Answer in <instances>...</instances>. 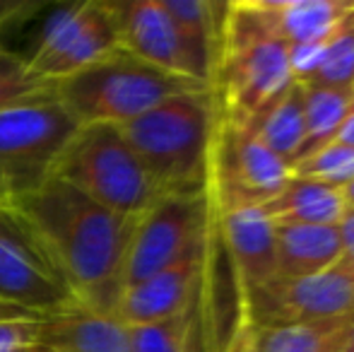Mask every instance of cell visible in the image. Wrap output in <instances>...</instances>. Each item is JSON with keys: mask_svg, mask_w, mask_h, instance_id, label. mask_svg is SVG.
Instances as JSON below:
<instances>
[{"mask_svg": "<svg viewBox=\"0 0 354 352\" xmlns=\"http://www.w3.org/2000/svg\"><path fill=\"white\" fill-rule=\"evenodd\" d=\"M17 210L73 287L77 304L116 314L123 295V263L140 217L111 212L61 178H48Z\"/></svg>", "mask_w": 354, "mask_h": 352, "instance_id": "6da1fadb", "label": "cell"}, {"mask_svg": "<svg viewBox=\"0 0 354 352\" xmlns=\"http://www.w3.org/2000/svg\"><path fill=\"white\" fill-rule=\"evenodd\" d=\"M292 85L289 44L263 5H224L210 80L219 121L253 128Z\"/></svg>", "mask_w": 354, "mask_h": 352, "instance_id": "7a4b0ae2", "label": "cell"}, {"mask_svg": "<svg viewBox=\"0 0 354 352\" xmlns=\"http://www.w3.org/2000/svg\"><path fill=\"white\" fill-rule=\"evenodd\" d=\"M212 92L181 94L118 126L164 196L207 193L214 138Z\"/></svg>", "mask_w": 354, "mask_h": 352, "instance_id": "3957f363", "label": "cell"}, {"mask_svg": "<svg viewBox=\"0 0 354 352\" xmlns=\"http://www.w3.org/2000/svg\"><path fill=\"white\" fill-rule=\"evenodd\" d=\"M205 89V82L149 66L121 48L58 82L56 102L77 126H126L169 99Z\"/></svg>", "mask_w": 354, "mask_h": 352, "instance_id": "277c9868", "label": "cell"}, {"mask_svg": "<svg viewBox=\"0 0 354 352\" xmlns=\"http://www.w3.org/2000/svg\"><path fill=\"white\" fill-rule=\"evenodd\" d=\"M53 176L118 215L142 217L164 198L118 126H77Z\"/></svg>", "mask_w": 354, "mask_h": 352, "instance_id": "5b68a950", "label": "cell"}, {"mask_svg": "<svg viewBox=\"0 0 354 352\" xmlns=\"http://www.w3.org/2000/svg\"><path fill=\"white\" fill-rule=\"evenodd\" d=\"M77 123L58 102L0 113V207H17L53 178Z\"/></svg>", "mask_w": 354, "mask_h": 352, "instance_id": "8992f818", "label": "cell"}, {"mask_svg": "<svg viewBox=\"0 0 354 352\" xmlns=\"http://www.w3.org/2000/svg\"><path fill=\"white\" fill-rule=\"evenodd\" d=\"M0 299L44 316L77 304L66 275L17 207H0Z\"/></svg>", "mask_w": 354, "mask_h": 352, "instance_id": "52a82bcc", "label": "cell"}, {"mask_svg": "<svg viewBox=\"0 0 354 352\" xmlns=\"http://www.w3.org/2000/svg\"><path fill=\"white\" fill-rule=\"evenodd\" d=\"M289 178V165L272 155L256 133L217 118L207 178L212 207L263 205L287 186Z\"/></svg>", "mask_w": 354, "mask_h": 352, "instance_id": "ba28073f", "label": "cell"}, {"mask_svg": "<svg viewBox=\"0 0 354 352\" xmlns=\"http://www.w3.org/2000/svg\"><path fill=\"white\" fill-rule=\"evenodd\" d=\"M116 51L121 39L113 0H82L48 19L27 63L37 75L61 82Z\"/></svg>", "mask_w": 354, "mask_h": 352, "instance_id": "9c48e42d", "label": "cell"}, {"mask_svg": "<svg viewBox=\"0 0 354 352\" xmlns=\"http://www.w3.org/2000/svg\"><path fill=\"white\" fill-rule=\"evenodd\" d=\"M210 196H164L138 220L123 263V290L133 287L169 266L205 241L210 227Z\"/></svg>", "mask_w": 354, "mask_h": 352, "instance_id": "30bf717a", "label": "cell"}, {"mask_svg": "<svg viewBox=\"0 0 354 352\" xmlns=\"http://www.w3.org/2000/svg\"><path fill=\"white\" fill-rule=\"evenodd\" d=\"M243 314L253 326L354 319V270L337 261L311 277L272 280L246 297Z\"/></svg>", "mask_w": 354, "mask_h": 352, "instance_id": "8fae6325", "label": "cell"}, {"mask_svg": "<svg viewBox=\"0 0 354 352\" xmlns=\"http://www.w3.org/2000/svg\"><path fill=\"white\" fill-rule=\"evenodd\" d=\"M121 48L167 73L193 77L210 87V73L191 51L162 0H113Z\"/></svg>", "mask_w": 354, "mask_h": 352, "instance_id": "7c38bea8", "label": "cell"}, {"mask_svg": "<svg viewBox=\"0 0 354 352\" xmlns=\"http://www.w3.org/2000/svg\"><path fill=\"white\" fill-rule=\"evenodd\" d=\"M212 215L246 299L251 292L263 290L277 277L275 225L261 205L212 207Z\"/></svg>", "mask_w": 354, "mask_h": 352, "instance_id": "4fadbf2b", "label": "cell"}, {"mask_svg": "<svg viewBox=\"0 0 354 352\" xmlns=\"http://www.w3.org/2000/svg\"><path fill=\"white\" fill-rule=\"evenodd\" d=\"M205 249L207 237L198 249L183 256L178 263L169 266L167 270L138 285L126 287L116 306L118 319L126 326H142L183 314L193 304L198 287H201L203 270H205Z\"/></svg>", "mask_w": 354, "mask_h": 352, "instance_id": "5bb4252c", "label": "cell"}, {"mask_svg": "<svg viewBox=\"0 0 354 352\" xmlns=\"http://www.w3.org/2000/svg\"><path fill=\"white\" fill-rule=\"evenodd\" d=\"M39 345L48 352H131V326L75 304L41 319Z\"/></svg>", "mask_w": 354, "mask_h": 352, "instance_id": "9a60e30c", "label": "cell"}, {"mask_svg": "<svg viewBox=\"0 0 354 352\" xmlns=\"http://www.w3.org/2000/svg\"><path fill=\"white\" fill-rule=\"evenodd\" d=\"M277 277L301 280L335 266L345 254L335 225H275Z\"/></svg>", "mask_w": 354, "mask_h": 352, "instance_id": "2e32d148", "label": "cell"}, {"mask_svg": "<svg viewBox=\"0 0 354 352\" xmlns=\"http://www.w3.org/2000/svg\"><path fill=\"white\" fill-rule=\"evenodd\" d=\"M272 225H340L347 203L340 188L313 178L292 176L272 201L263 203Z\"/></svg>", "mask_w": 354, "mask_h": 352, "instance_id": "e0dca14e", "label": "cell"}, {"mask_svg": "<svg viewBox=\"0 0 354 352\" xmlns=\"http://www.w3.org/2000/svg\"><path fill=\"white\" fill-rule=\"evenodd\" d=\"M272 27L287 44H323L345 19L354 3L337 0H284L261 3Z\"/></svg>", "mask_w": 354, "mask_h": 352, "instance_id": "ac0fdd59", "label": "cell"}, {"mask_svg": "<svg viewBox=\"0 0 354 352\" xmlns=\"http://www.w3.org/2000/svg\"><path fill=\"white\" fill-rule=\"evenodd\" d=\"M354 319L289 321L253 326L256 352H340L347 348Z\"/></svg>", "mask_w": 354, "mask_h": 352, "instance_id": "d6986e66", "label": "cell"}, {"mask_svg": "<svg viewBox=\"0 0 354 352\" xmlns=\"http://www.w3.org/2000/svg\"><path fill=\"white\" fill-rule=\"evenodd\" d=\"M256 138L289 167L297 162L306 140V116H304V85L294 82L253 128Z\"/></svg>", "mask_w": 354, "mask_h": 352, "instance_id": "ffe728a7", "label": "cell"}, {"mask_svg": "<svg viewBox=\"0 0 354 352\" xmlns=\"http://www.w3.org/2000/svg\"><path fill=\"white\" fill-rule=\"evenodd\" d=\"M352 102V89L304 85V116H306V140L297 160L330 145L347 118Z\"/></svg>", "mask_w": 354, "mask_h": 352, "instance_id": "44dd1931", "label": "cell"}, {"mask_svg": "<svg viewBox=\"0 0 354 352\" xmlns=\"http://www.w3.org/2000/svg\"><path fill=\"white\" fill-rule=\"evenodd\" d=\"M58 82L37 75L27 58L0 46V113L32 104L56 102Z\"/></svg>", "mask_w": 354, "mask_h": 352, "instance_id": "7402d4cb", "label": "cell"}, {"mask_svg": "<svg viewBox=\"0 0 354 352\" xmlns=\"http://www.w3.org/2000/svg\"><path fill=\"white\" fill-rule=\"evenodd\" d=\"M354 82V5L335 32L328 37L321 66L308 85L352 89Z\"/></svg>", "mask_w": 354, "mask_h": 352, "instance_id": "603a6c76", "label": "cell"}, {"mask_svg": "<svg viewBox=\"0 0 354 352\" xmlns=\"http://www.w3.org/2000/svg\"><path fill=\"white\" fill-rule=\"evenodd\" d=\"M289 169H292V176L313 178V181L342 188L354 178V150L340 145V142H330V145L297 160Z\"/></svg>", "mask_w": 354, "mask_h": 352, "instance_id": "cb8c5ba5", "label": "cell"}, {"mask_svg": "<svg viewBox=\"0 0 354 352\" xmlns=\"http://www.w3.org/2000/svg\"><path fill=\"white\" fill-rule=\"evenodd\" d=\"M191 306L171 319L131 326V352H181Z\"/></svg>", "mask_w": 354, "mask_h": 352, "instance_id": "d4e9b609", "label": "cell"}, {"mask_svg": "<svg viewBox=\"0 0 354 352\" xmlns=\"http://www.w3.org/2000/svg\"><path fill=\"white\" fill-rule=\"evenodd\" d=\"M181 352H212L210 316H207L205 295H203V280L191 306V316H188V328H186Z\"/></svg>", "mask_w": 354, "mask_h": 352, "instance_id": "484cf974", "label": "cell"}, {"mask_svg": "<svg viewBox=\"0 0 354 352\" xmlns=\"http://www.w3.org/2000/svg\"><path fill=\"white\" fill-rule=\"evenodd\" d=\"M41 321H0V352H39Z\"/></svg>", "mask_w": 354, "mask_h": 352, "instance_id": "4316f807", "label": "cell"}, {"mask_svg": "<svg viewBox=\"0 0 354 352\" xmlns=\"http://www.w3.org/2000/svg\"><path fill=\"white\" fill-rule=\"evenodd\" d=\"M323 44H289V71H292L294 82L308 85L316 75L323 58Z\"/></svg>", "mask_w": 354, "mask_h": 352, "instance_id": "83f0119b", "label": "cell"}, {"mask_svg": "<svg viewBox=\"0 0 354 352\" xmlns=\"http://www.w3.org/2000/svg\"><path fill=\"white\" fill-rule=\"evenodd\" d=\"M219 352H256V328L251 321H243Z\"/></svg>", "mask_w": 354, "mask_h": 352, "instance_id": "f1b7e54d", "label": "cell"}, {"mask_svg": "<svg viewBox=\"0 0 354 352\" xmlns=\"http://www.w3.org/2000/svg\"><path fill=\"white\" fill-rule=\"evenodd\" d=\"M46 319L44 314L32 309H24V306L17 304H10V302L0 299V321H41Z\"/></svg>", "mask_w": 354, "mask_h": 352, "instance_id": "f546056e", "label": "cell"}, {"mask_svg": "<svg viewBox=\"0 0 354 352\" xmlns=\"http://www.w3.org/2000/svg\"><path fill=\"white\" fill-rule=\"evenodd\" d=\"M337 230H340L342 246H345V251L354 249V210H352V207H347L345 217H342V220H340V225H337Z\"/></svg>", "mask_w": 354, "mask_h": 352, "instance_id": "4dcf8cb0", "label": "cell"}, {"mask_svg": "<svg viewBox=\"0 0 354 352\" xmlns=\"http://www.w3.org/2000/svg\"><path fill=\"white\" fill-rule=\"evenodd\" d=\"M333 142H340V145L352 147V150H354V106L350 109V113H347L345 121H342L340 131H337V136H335V140H333Z\"/></svg>", "mask_w": 354, "mask_h": 352, "instance_id": "1f68e13d", "label": "cell"}, {"mask_svg": "<svg viewBox=\"0 0 354 352\" xmlns=\"http://www.w3.org/2000/svg\"><path fill=\"white\" fill-rule=\"evenodd\" d=\"M27 8H34V5H29V3H3V0H0V29H3L5 24L12 22L17 15H22Z\"/></svg>", "mask_w": 354, "mask_h": 352, "instance_id": "d6a6232c", "label": "cell"}, {"mask_svg": "<svg viewBox=\"0 0 354 352\" xmlns=\"http://www.w3.org/2000/svg\"><path fill=\"white\" fill-rule=\"evenodd\" d=\"M340 193H342V198H345L347 207H352V210H354V178H352V181H347L345 186L340 188Z\"/></svg>", "mask_w": 354, "mask_h": 352, "instance_id": "836d02e7", "label": "cell"}, {"mask_svg": "<svg viewBox=\"0 0 354 352\" xmlns=\"http://www.w3.org/2000/svg\"><path fill=\"white\" fill-rule=\"evenodd\" d=\"M347 350L354 352V324H352V328H350V338H347Z\"/></svg>", "mask_w": 354, "mask_h": 352, "instance_id": "e575fe53", "label": "cell"}, {"mask_svg": "<svg viewBox=\"0 0 354 352\" xmlns=\"http://www.w3.org/2000/svg\"><path fill=\"white\" fill-rule=\"evenodd\" d=\"M352 102H354V82H352Z\"/></svg>", "mask_w": 354, "mask_h": 352, "instance_id": "d590c367", "label": "cell"}, {"mask_svg": "<svg viewBox=\"0 0 354 352\" xmlns=\"http://www.w3.org/2000/svg\"><path fill=\"white\" fill-rule=\"evenodd\" d=\"M340 352H350V350H347V348H345V350H340Z\"/></svg>", "mask_w": 354, "mask_h": 352, "instance_id": "8d00e7d4", "label": "cell"}, {"mask_svg": "<svg viewBox=\"0 0 354 352\" xmlns=\"http://www.w3.org/2000/svg\"><path fill=\"white\" fill-rule=\"evenodd\" d=\"M41 352H48V350H41Z\"/></svg>", "mask_w": 354, "mask_h": 352, "instance_id": "74e56055", "label": "cell"}, {"mask_svg": "<svg viewBox=\"0 0 354 352\" xmlns=\"http://www.w3.org/2000/svg\"><path fill=\"white\" fill-rule=\"evenodd\" d=\"M39 352H41V350H39Z\"/></svg>", "mask_w": 354, "mask_h": 352, "instance_id": "f35d334b", "label": "cell"}]
</instances>
